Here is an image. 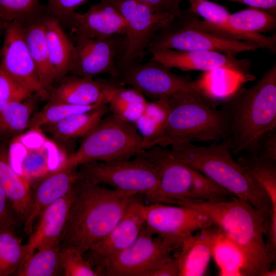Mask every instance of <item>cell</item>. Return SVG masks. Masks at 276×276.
I'll use <instances>...</instances> for the list:
<instances>
[{
    "mask_svg": "<svg viewBox=\"0 0 276 276\" xmlns=\"http://www.w3.org/2000/svg\"><path fill=\"white\" fill-rule=\"evenodd\" d=\"M136 195L79 178L61 246L74 248L84 255L109 233Z\"/></svg>",
    "mask_w": 276,
    "mask_h": 276,
    "instance_id": "obj_1",
    "label": "cell"
},
{
    "mask_svg": "<svg viewBox=\"0 0 276 276\" xmlns=\"http://www.w3.org/2000/svg\"><path fill=\"white\" fill-rule=\"evenodd\" d=\"M221 104L229 119L232 154L258 155L263 136L276 129V62L255 84L231 93Z\"/></svg>",
    "mask_w": 276,
    "mask_h": 276,
    "instance_id": "obj_2",
    "label": "cell"
},
{
    "mask_svg": "<svg viewBox=\"0 0 276 276\" xmlns=\"http://www.w3.org/2000/svg\"><path fill=\"white\" fill-rule=\"evenodd\" d=\"M176 205L197 209L206 215L238 245L247 261L248 276H264L273 264L264 239V226L270 211L258 209L236 196L216 202L185 199Z\"/></svg>",
    "mask_w": 276,
    "mask_h": 276,
    "instance_id": "obj_3",
    "label": "cell"
},
{
    "mask_svg": "<svg viewBox=\"0 0 276 276\" xmlns=\"http://www.w3.org/2000/svg\"><path fill=\"white\" fill-rule=\"evenodd\" d=\"M168 101L170 111L164 132L144 150L155 146L166 148L179 143L218 141L228 137L226 112L221 107L217 109L197 83Z\"/></svg>",
    "mask_w": 276,
    "mask_h": 276,
    "instance_id": "obj_4",
    "label": "cell"
},
{
    "mask_svg": "<svg viewBox=\"0 0 276 276\" xmlns=\"http://www.w3.org/2000/svg\"><path fill=\"white\" fill-rule=\"evenodd\" d=\"M167 149L177 159L199 171L234 196L258 209L271 211L266 192L234 159L227 139L208 146L183 143Z\"/></svg>",
    "mask_w": 276,
    "mask_h": 276,
    "instance_id": "obj_5",
    "label": "cell"
},
{
    "mask_svg": "<svg viewBox=\"0 0 276 276\" xmlns=\"http://www.w3.org/2000/svg\"><path fill=\"white\" fill-rule=\"evenodd\" d=\"M143 138L135 126L108 112L85 136L63 167L75 168L92 162L130 159L142 151Z\"/></svg>",
    "mask_w": 276,
    "mask_h": 276,
    "instance_id": "obj_6",
    "label": "cell"
},
{
    "mask_svg": "<svg viewBox=\"0 0 276 276\" xmlns=\"http://www.w3.org/2000/svg\"><path fill=\"white\" fill-rule=\"evenodd\" d=\"M107 1V0H106ZM122 14L127 30L117 58L118 71L147 55L155 35L175 15L156 10L147 4L134 1H108Z\"/></svg>",
    "mask_w": 276,
    "mask_h": 276,
    "instance_id": "obj_7",
    "label": "cell"
},
{
    "mask_svg": "<svg viewBox=\"0 0 276 276\" xmlns=\"http://www.w3.org/2000/svg\"><path fill=\"white\" fill-rule=\"evenodd\" d=\"M78 167L79 178L137 194L153 191L160 178L158 167L140 153L127 160L92 162Z\"/></svg>",
    "mask_w": 276,
    "mask_h": 276,
    "instance_id": "obj_8",
    "label": "cell"
},
{
    "mask_svg": "<svg viewBox=\"0 0 276 276\" xmlns=\"http://www.w3.org/2000/svg\"><path fill=\"white\" fill-rule=\"evenodd\" d=\"M178 249L162 237L152 235L145 225L137 239L107 260L99 273L107 276H151Z\"/></svg>",
    "mask_w": 276,
    "mask_h": 276,
    "instance_id": "obj_9",
    "label": "cell"
},
{
    "mask_svg": "<svg viewBox=\"0 0 276 276\" xmlns=\"http://www.w3.org/2000/svg\"><path fill=\"white\" fill-rule=\"evenodd\" d=\"M40 129H31L11 142L8 157L14 171L29 182L61 167L68 156Z\"/></svg>",
    "mask_w": 276,
    "mask_h": 276,
    "instance_id": "obj_10",
    "label": "cell"
},
{
    "mask_svg": "<svg viewBox=\"0 0 276 276\" xmlns=\"http://www.w3.org/2000/svg\"><path fill=\"white\" fill-rule=\"evenodd\" d=\"M169 49L178 51H213L237 56L255 51V44L229 40L186 25L175 17L166 24L155 35L147 54L154 51Z\"/></svg>",
    "mask_w": 276,
    "mask_h": 276,
    "instance_id": "obj_11",
    "label": "cell"
},
{
    "mask_svg": "<svg viewBox=\"0 0 276 276\" xmlns=\"http://www.w3.org/2000/svg\"><path fill=\"white\" fill-rule=\"evenodd\" d=\"M170 69L151 58L144 63H131L119 70L114 79L123 85H128L137 90L152 100L169 98L196 83L189 75H177Z\"/></svg>",
    "mask_w": 276,
    "mask_h": 276,
    "instance_id": "obj_12",
    "label": "cell"
},
{
    "mask_svg": "<svg viewBox=\"0 0 276 276\" xmlns=\"http://www.w3.org/2000/svg\"><path fill=\"white\" fill-rule=\"evenodd\" d=\"M214 226L202 212L184 205L163 203L146 204L145 228L178 248L195 231Z\"/></svg>",
    "mask_w": 276,
    "mask_h": 276,
    "instance_id": "obj_13",
    "label": "cell"
},
{
    "mask_svg": "<svg viewBox=\"0 0 276 276\" xmlns=\"http://www.w3.org/2000/svg\"><path fill=\"white\" fill-rule=\"evenodd\" d=\"M156 165L160 172L157 187L145 194L148 204H176L188 197L193 173L192 167L177 159L166 148L155 146L140 152Z\"/></svg>",
    "mask_w": 276,
    "mask_h": 276,
    "instance_id": "obj_14",
    "label": "cell"
},
{
    "mask_svg": "<svg viewBox=\"0 0 276 276\" xmlns=\"http://www.w3.org/2000/svg\"><path fill=\"white\" fill-rule=\"evenodd\" d=\"M137 194L125 213L102 240L84 255L100 275L99 271L109 259L130 246L138 237L146 221V204Z\"/></svg>",
    "mask_w": 276,
    "mask_h": 276,
    "instance_id": "obj_15",
    "label": "cell"
},
{
    "mask_svg": "<svg viewBox=\"0 0 276 276\" xmlns=\"http://www.w3.org/2000/svg\"><path fill=\"white\" fill-rule=\"evenodd\" d=\"M0 68L35 93L42 99L49 100V93L42 86L27 44L24 27L9 22L4 32L1 49Z\"/></svg>",
    "mask_w": 276,
    "mask_h": 276,
    "instance_id": "obj_16",
    "label": "cell"
},
{
    "mask_svg": "<svg viewBox=\"0 0 276 276\" xmlns=\"http://www.w3.org/2000/svg\"><path fill=\"white\" fill-rule=\"evenodd\" d=\"M151 59L169 68L182 71L211 72L223 70L231 72L244 80L252 77L250 74L251 62L249 59H240L232 54L213 51H178L159 49L151 53Z\"/></svg>",
    "mask_w": 276,
    "mask_h": 276,
    "instance_id": "obj_17",
    "label": "cell"
},
{
    "mask_svg": "<svg viewBox=\"0 0 276 276\" xmlns=\"http://www.w3.org/2000/svg\"><path fill=\"white\" fill-rule=\"evenodd\" d=\"M123 37L124 35L118 34L104 39L76 40L68 74L90 78L108 74L111 78H116L117 58Z\"/></svg>",
    "mask_w": 276,
    "mask_h": 276,
    "instance_id": "obj_18",
    "label": "cell"
},
{
    "mask_svg": "<svg viewBox=\"0 0 276 276\" xmlns=\"http://www.w3.org/2000/svg\"><path fill=\"white\" fill-rule=\"evenodd\" d=\"M68 28L75 40L104 39L114 35H124L127 26L124 17L110 2L100 0L90 5L83 13L74 12L62 25Z\"/></svg>",
    "mask_w": 276,
    "mask_h": 276,
    "instance_id": "obj_19",
    "label": "cell"
},
{
    "mask_svg": "<svg viewBox=\"0 0 276 276\" xmlns=\"http://www.w3.org/2000/svg\"><path fill=\"white\" fill-rule=\"evenodd\" d=\"M58 81L51 88L48 101L79 105L108 104L114 85L111 78L94 80L70 74Z\"/></svg>",
    "mask_w": 276,
    "mask_h": 276,
    "instance_id": "obj_20",
    "label": "cell"
},
{
    "mask_svg": "<svg viewBox=\"0 0 276 276\" xmlns=\"http://www.w3.org/2000/svg\"><path fill=\"white\" fill-rule=\"evenodd\" d=\"M79 178L75 168L63 166L42 178L35 192L29 215L25 221L24 232L31 236L34 225L42 212L49 205L69 193Z\"/></svg>",
    "mask_w": 276,
    "mask_h": 276,
    "instance_id": "obj_21",
    "label": "cell"
},
{
    "mask_svg": "<svg viewBox=\"0 0 276 276\" xmlns=\"http://www.w3.org/2000/svg\"><path fill=\"white\" fill-rule=\"evenodd\" d=\"M74 199V188L69 193L47 207L27 243L30 249H41L61 245L68 213Z\"/></svg>",
    "mask_w": 276,
    "mask_h": 276,
    "instance_id": "obj_22",
    "label": "cell"
},
{
    "mask_svg": "<svg viewBox=\"0 0 276 276\" xmlns=\"http://www.w3.org/2000/svg\"><path fill=\"white\" fill-rule=\"evenodd\" d=\"M216 227L202 228L187 237L176 254L179 276L205 274L212 258V246Z\"/></svg>",
    "mask_w": 276,
    "mask_h": 276,
    "instance_id": "obj_23",
    "label": "cell"
},
{
    "mask_svg": "<svg viewBox=\"0 0 276 276\" xmlns=\"http://www.w3.org/2000/svg\"><path fill=\"white\" fill-rule=\"evenodd\" d=\"M0 187L8 197L18 219L25 222L32 200L30 182L14 171L8 152L1 148Z\"/></svg>",
    "mask_w": 276,
    "mask_h": 276,
    "instance_id": "obj_24",
    "label": "cell"
},
{
    "mask_svg": "<svg viewBox=\"0 0 276 276\" xmlns=\"http://www.w3.org/2000/svg\"><path fill=\"white\" fill-rule=\"evenodd\" d=\"M42 20L51 61L57 81L68 73L74 57L75 44L54 15L48 12L42 17Z\"/></svg>",
    "mask_w": 276,
    "mask_h": 276,
    "instance_id": "obj_25",
    "label": "cell"
},
{
    "mask_svg": "<svg viewBox=\"0 0 276 276\" xmlns=\"http://www.w3.org/2000/svg\"><path fill=\"white\" fill-rule=\"evenodd\" d=\"M42 18L23 27L25 40L40 81L49 93L56 81V74L51 61Z\"/></svg>",
    "mask_w": 276,
    "mask_h": 276,
    "instance_id": "obj_26",
    "label": "cell"
},
{
    "mask_svg": "<svg viewBox=\"0 0 276 276\" xmlns=\"http://www.w3.org/2000/svg\"><path fill=\"white\" fill-rule=\"evenodd\" d=\"M196 15L187 10H181L178 19L183 24L201 30L215 36L229 40L253 43L259 49H264L276 53V33L270 36L261 34L248 33L236 30L225 24H215L199 19Z\"/></svg>",
    "mask_w": 276,
    "mask_h": 276,
    "instance_id": "obj_27",
    "label": "cell"
},
{
    "mask_svg": "<svg viewBox=\"0 0 276 276\" xmlns=\"http://www.w3.org/2000/svg\"><path fill=\"white\" fill-rule=\"evenodd\" d=\"M212 257L221 276H248L247 261L240 248L221 229L216 226Z\"/></svg>",
    "mask_w": 276,
    "mask_h": 276,
    "instance_id": "obj_28",
    "label": "cell"
},
{
    "mask_svg": "<svg viewBox=\"0 0 276 276\" xmlns=\"http://www.w3.org/2000/svg\"><path fill=\"white\" fill-rule=\"evenodd\" d=\"M109 111L108 104L90 111L72 115L55 124L45 126L48 131L58 139L84 137Z\"/></svg>",
    "mask_w": 276,
    "mask_h": 276,
    "instance_id": "obj_29",
    "label": "cell"
},
{
    "mask_svg": "<svg viewBox=\"0 0 276 276\" xmlns=\"http://www.w3.org/2000/svg\"><path fill=\"white\" fill-rule=\"evenodd\" d=\"M237 162L262 187L271 203V211L276 212V160L260 155L240 156Z\"/></svg>",
    "mask_w": 276,
    "mask_h": 276,
    "instance_id": "obj_30",
    "label": "cell"
},
{
    "mask_svg": "<svg viewBox=\"0 0 276 276\" xmlns=\"http://www.w3.org/2000/svg\"><path fill=\"white\" fill-rule=\"evenodd\" d=\"M169 111L168 98L148 102L144 111L133 124L143 138L142 151L163 134Z\"/></svg>",
    "mask_w": 276,
    "mask_h": 276,
    "instance_id": "obj_31",
    "label": "cell"
},
{
    "mask_svg": "<svg viewBox=\"0 0 276 276\" xmlns=\"http://www.w3.org/2000/svg\"><path fill=\"white\" fill-rule=\"evenodd\" d=\"M148 101L137 90L124 87L118 82L113 87L108 104L109 111L133 124L141 116Z\"/></svg>",
    "mask_w": 276,
    "mask_h": 276,
    "instance_id": "obj_32",
    "label": "cell"
},
{
    "mask_svg": "<svg viewBox=\"0 0 276 276\" xmlns=\"http://www.w3.org/2000/svg\"><path fill=\"white\" fill-rule=\"evenodd\" d=\"M36 103L31 95L23 101L7 104L0 111V137L16 136L28 128Z\"/></svg>",
    "mask_w": 276,
    "mask_h": 276,
    "instance_id": "obj_33",
    "label": "cell"
},
{
    "mask_svg": "<svg viewBox=\"0 0 276 276\" xmlns=\"http://www.w3.org/2000/svg\"><path fill=\"white\" fill-rule=\"evenodd\" d=\"M15 230H0V276L15 274L24 261L34 252L16 236Z\"/></svg>",
    "mask_w": 276,
    "mask_h": 276,
    "instance_id": "obj_34",
    "label": "cell"
},
{
    "mask_svg": "<svg viewBox=\"0 0 276 276\" xmlns=\"http://www.w3.org/2000/svg\"><path fill=\"white\" fill-rule=\"evenodd\" d=\"M225 24L240 31L262 34L275 30L276 14L249 7L231 13Z\"/></svg>",
    "mask_w": 276,
    "mask_h": 276,
    "instance_id": "obj_35",
    "label": "cell"
},
{
    "mask_svg": "<svg viewBox=\"0 0 276 276\" xmlns=\"http://www.w3.org/2000/svg\"><path fill=\"white\" fill-rule=\"evenodd\" d=\"M61 245L37 250L32 254L18 268V276H55L62 274L60 250Z\"/></svg>",
    "mask_w": 276,
    "mask_h": 276,
    "instance_id": "obj_36",
    "label": "cell"
},
{
    "mask_svg": "<svg viewBox=\"0 0 276 276\" xmlns=\"http://www.w3.org/2000/svg\"><path fill=\"white\" fill-rule=\"evenodd\" d=\"M49 101L40 110L31 117L28 128L41 129L43 127L59 122L72 115L90 111L107 104L100 103L79 105Z\"/></svg>",
    "mask_w": 276,
    "mask_h": 276,
    "instance_id": "obj_37",
    "label": "cell"
},
{
    "mask_svg": "<svg viewBox=\"0 0 276 276\" xmlns=\"http://www.w3.org/2000/svg\"><path fill=\"white\" fill-rule=\"evenodd\" d=\"M47 13L40 0H0V16L8 23L17 21L24 26Z\"/></svg>",
    "mask_w": 276,
    "mask_h": 276,
    "instance_id": "obj_38",
    "label": "cell"
},
{
    "mask_svg": "<svg viewBox=\"0 0 276 276\" xmlns=\"http://www.w3.org/2000/svg\"><path fill=\"white\" fill-rule=\"evenodd\" d=\"M192 169V184L189 196L186 199L216 202L227 200L234 196L199 171L194 168Z\"/></svg>",
    "mask_w": 276,
    "mask_h": 276,
    "instance_id": "obj_39",
    "label": "cell"
},
{
    "mask_svg": "<svg viewBox=\"0 0 276 276\" xmlns=\"http://www.w3.org/2000/svg\"><path fill=\"white\" fill-rule=\"evenodd\" d=\"M60 263L64 276H99L84 255L76 249L61 246Z\"/></svg>",
    "mask_w": 276,
    "mask_h": 276,
    "instance_id": "obj_40",
    "label": "cell"
},
{
    "mask_svg": "<svg viewBox=\"0 0 276 276\" xmlns=\"http://www.w3.org/2000/svg\"><path fill=\"white\" fill-rule=\"evenodd\" d=\"M187 1L189 4L187 10L209 23L225 24L231 14L225 7L209 0Z\"/></svg>",
    "mask_w": 276,
    "mask_h": 276,
    "instance_id": "obj_41",
    "label": "cell"
},
{
    "mask_svg": "<svg viewBox=\"0 0 276 276\" xmlns=\"http://www.w3.org/2000/svg\"><path fill=\"white\" fill-rule=\"evenodd\" d=\"M33 93L0 68V111L8 103L23 101Z\"/></svg>",
    "mask_w": 276,
    "mask_h": 276,
    "instance_id": "obj_42",
    "label": "cell"
},
{
    "mask_svg": "<svg viewBox=\"0 0 276 276\" xmlns=\"http://www.w3.org/2000/svg\"><path fill=\"white\" fill-rule=\"evenodd\" d=\"M48 12L58 18L61 26L75 12L76 9L88 0H46Z\"/></svg>",
    "mask_w": 276,
    "mask_h": 276,
    "instance_id": "obj_43",
    "label": "cell"
},
{
    "mask_svg": "<svg viewBox=\"0 0 276 276\" xmlns=\"http://www.w3.org/2000/svg\"><path fill=\"white\" fill-rule=\"evenodd\" d=\"M18 218L6 194L0 187V230H15Z\"/></svg>",
    "mask_w": 276,
    "mask_h": 276,
    "instance_id": "obj_44",
    "label": "cell"
},
{
    "mask_svg": "<svg viewBox=\"0 0 276 276\" xmlns=\"http://www.w3.org/2000/svg\"><path fill=\"white\" fill-rule=\"evenodd\" d=\"M264 235H266V249L273 263L276 255V212L270 211L267 216L264 226Z\"/></svg>",
    "mask_w": 276,
    "mask_h": 276,
    "instance_id": "obj_45",
    "label": "cell"
},
{
    "mask_svg": "<svg viewBox=\"0 0 276 276\" xmlns=\"http://www.w3.org/2000/svg\"><path fill=\"white\" fill-rule=\"evenodd\" d=\"M100 1V0H99ZM120 1V0H107ZM134 1L147 4L152 6L156 10L162 12L172 13L176 16L180 15V4L182 0H128Z\"/></svg>",
    "mask_w": 276,
    "mask_h": 276,
    "instance_id": "obj_46",
    "label": "cell"
},
{
    "mask_svg": "<svg viewBox=\"0 0 276 276\" xmlns=\"http://www.w3.org/2000/svg\"><path fill=\"white\" fill-rule=\"evenodd\" d=\"M258 155L276 160V129L268 132L263 136Z\"/></svg>",
    "mask_w": 276,
    "mask_h": 276,
    "instance_id": "obj_47",
    "label": "cell"
},
{
    "mask_svg": "<svg viewBox=\"0 0 276 276\" xmlns=\"http://www.w3.org/2000/svg\"><path fill=\"white\" fill-rule=\"evenodd\" d=\"M244 4L249 7L260 8L276 14V0H226Z\"/></svg>",
    "mask_w": 276,
    "mask_h": 276,
    "instance_id": "obj_48",
    "label": "cell"
},
{
    "mask_svg": "<svg viewBox=\"0 0 276 276\" xmlns=\"http://www.w3.org/2000/svg\"><path fill=\"white\" fill-rule=\"evenodd\" d=\"M151 276H179L177 262L173 257L154 271Z\"/></svg>",
    "mask_w": 276,
    "mask_h": 276,
    "instance_id": "obj_49",
    "label": "cell"
},
{
    "mask_svg": "<svg viewBox=\"0 0 276 276\" xmlns=\"http://www.w3.org/2000/svg\"><path fill=\"white\" fill-rule=\"evenodd\" d=\"M9 23L6 22L1 16H0V36L5 32V29ZM0 55H1V49H0Z\"/></svg>",
    "mask_w": 276,
    "mask_h": 276,
    "instance_id": "obj_50",
    "label": "cell"
},
{
    "mask_svg": "<svg viewBox=\"0 0 276 276\" xmlns=\"http://www.w3.org/2000/svg\"><path fill=\"white\" fill-rule=\"evenodd\" d=\"M276 275V269L274 268L272 270H269L264 275V276H275Z\"/></svg>",
    "mask_w": 276,
    "mask_h": 276,
    "instance_id": "obj_51",
    "label": "cell"
}]
</instances>
